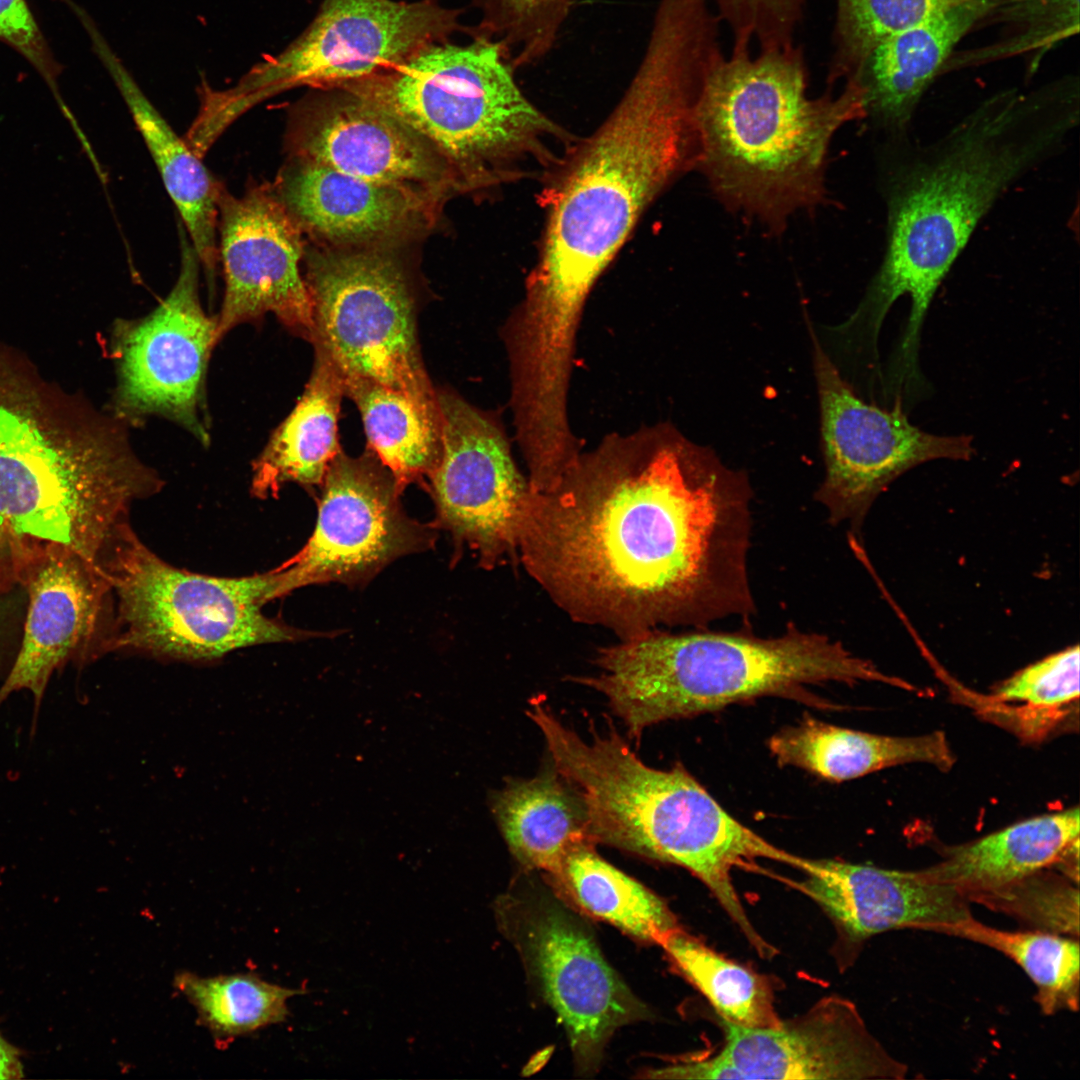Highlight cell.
I'll return each mask as SVG.
<instances>
[{"instance_id":"cell-18","label":"cell","mask_w":1080,"mask_h":1080,"mask_svg":"<svg viewBox=\"0 0 1080 1080\" xmlns=\"http://www.w3.org/2000/svg\"><path fill=\"white\" fill-rule=\"evenodd\" d=\"M218 209L225 289L217 316V343L236 326L268 313L311 342L312 299L299 268L302 231L272 184H249L240 197L224 187Z\"/></svg>"},{"instance_id":"cell-32","label":"cell","mask_w":1080,"mask_h":1080,"mask_svg":"<svg viewBox=\"0 0 1080 1080\" xmlns=\"http://www.w3.org/2000/svg\"><path fill=\"white\" fill-rule=\"evenodd\" d=\"M673 966L711 1003L722 1021L742 1027L781 1023L767 977L730 960L680 927L660 945Z\"/></svg>"},{"instance_id":"cell-23","label":"cell","mask_w":1080,"mask_h":1080,"mask_svg":"<svg viewBox=\"0 0 1080 1080\" xmlns=\"http://www.w3.org/2000/svg\"><path fill=\"white\" fill-rule=\"evenodd\" d=\"M1001 1L953 5L880 42L852 77L864 90L866 118L891 137L906 134L922 97L957 46L985 25Z\"/></svg>"},{"instance_id":"cell-3","label":"cell","mask_w":1080,"mask_h":1080,"mask_svg":"<svg viewBox=\"0 0 1080 1080\" xmlns=\"http://www.w3.org/2000/svg\"><path fill=\"white\" fill-rule=\"evenodd\" d=\"M709 61L692 33L653 27L623 97L568 162L515 314L534 344L573 346L591 288L642 212L674 176L696 165L693 108Z\"/></svg>"},{"instance_id":"cell-4","label":"cell","mask_w":1080,"mask_h":1080,"mask_svg":"<svg viewBox=\"0 0 1080 1080\" xmlns=\"http://www.w3.org/2000/svg\"><path fill=\"white\" fill-rule=\"evenodd\" d=\"M126 426L0 347V528L14 548L61 546L98 565L130 505L161 487Z\"/></svg>"},{"instance_id":"cell-16","label":"cell","mask_w":1080,"mask_h":1080,"mask_svg":"<svg viewBox=\"0 0 1080 1080\" xmlns=\"http://www.w3.org/2000/svg\"><path fill=\"white\" fill-rule=\"evenodd\" d=\"M725 1043L713 1056H694L649 1070L657 1079H903L898 1061L870 1033L856 1005L825 997L777 1027L722 1021Z\"/></svg>"},{"instance_id":"cell-35","label":"cell","mask_w":1080,"mask_h":1080,"mask_svg":"<svg viewBox=\"0 0 1080 1080\" xmlns=\"http://www.w3.org/2000/svg\"><path fill=\"white\" fill-rule=\"evenodd\" d=\"M1079 646L1048 655L1001 682L988 697L998 714L1016 719L1025 738L1042 739L1079 698Z\"/></svg>"},{"instance_id":"cell-30","label":"cell","mask_w":1080,"mask_h":1080,"mask_svg":"<svg viewBox=\"0 0 1080 1080\" xmlns=\"http://www.w3.org/2000/svg\"><path fill=\"white\" fill-rule=\"evenodd\" d=\"M343 382L361 413L369 449L401 489L429 478L442 452L440 424L396 391L360 378Z\"/></svg>"},{"instance_id":"cell-1","label":"cell","mask_w":1080,"mask_h":1080,"mask_svg":"<svg viewBox=\"0 0 1080 1080\" xmlns=\"http://www.w3.org/2000/svg\"><path fill=\"white\" fill-rule=\"evenodd\" d=\"M752 498L745 472L660 425L607 440L532 493L518 550L571 617L622 639L747 620Z\"/></svg>"},{"instance_id":"cell-24","label":"cell","mask_w":1080,"mask_h":1080,"mask_svg":"<svg viewBox=\"0 0 1080 1080\" xmlns=\"http://www.w3.org/2000/svg\"><path fill=\"white\" fill-rule=\"evenodd\" d=\"M84 26L98 57L128 106L165 188L179 211L206 279L213 285L219 263L216 230L219 199L224 186L148 100L94 23L89 20Z\"/></svg>"},{"instance_id":"cell-11","label":"cell","mask_w":1080,"mask_h":1080,"mask_svg":"<svg viewBox=\"0 0 1080 1080\" xmlns=\"http://www.w3.org/2000/svg\"><path fill=\"white\" fill-rule=\"evenodd\" d=\"M461 8L439 0H323L308 27L278 55L256 65L227 98L242 115L284 91L337 87L391 68L422 47L470 36Z\"/></svg>"},{"instance_id":"cell-6","label":"cell","mask_w":1080,"mask_h":1080,"mask_svg":"<svg viewBox=\"0 0 1080 1080\" xmlns=\"http://www.w3.org/2000/svg\"><path fill=\"white\" fill-rule=\"evenodd\" d=\"M596 664L598 675L574 680L601 693L636 739L663 721L767 696L833 707L810 691L811 686L898 684L897 678L855 656L840 641L794 623L779 636L766 638L744 630L654 629L600 649Z\"/></svg>"},{"instance_id":"cell-31","label":"cell","mask_w":1080,"mask_h":1080,"mask_svg":"<svg viewBox=\"0 0 1080 1080\" xmlns=\"http://www.w3.org/2000/svg\"><path fill=\"white\" fill-rule=\"evenodd\" d=\"M929 932L946 934L990 947L1019 965L1034 983L1035 1001L1045 1015L1078 1011L1080 950L1078 938L1040 931H1006L973 916L940 924Z\"/></svg>"},{"instance_id":"cell-10","label":"cell","mask_w":1080,"mask_h":1080,"mask_svg":"<svg viewBox=\"0 0 1080 1080\" xmlns=\"http://www.w3.org/2000/svg\"><path fill=\"white\" fill-rule=\"evenodd\" d=\"M306 263L313 346L323 349L342 378L396 391L440 423L420 351L416 297L399 261L371 246L309 251Z\"/></svg>"},{"instance_id":"cell-41","label":"cell","mask_w":1080,"mask_h":1080,"mask_svg":"<svg viewBox=\"0 0 1080 1080\" xmlns=\"http://www.w3.org/2000/svg\"><path fill=\"white\" fill-rule=\"evenodd\" d=\"M17 579L16 556L13 542L0 528V590Z\"/></svg>"},{"instance_id":"cell-40","label":"cell","mask_w":1080,"mask_h":1080,"mask_svg":"<svg viewBox=\"0 0 1080 1080\" xmlns=\"http://www.w3.org/2000/svg\"><path fill=\"white\" fill-rule=\"evenodd\" d=\"M0 41L24 57L57 93L61 66L26 0H0Z\"/></svg>"},{"instance_id":"cell-13","label":"cell","mask_w":1080,"mask_h":1080,"mask_svg":"<svg viewBox=\"0 0 1080 1080\" xmlns=\"http://www.w3.org/2000/svg\"><path fill=\"white\" fill-rule=\"evenodd\" d=\"M825 474L815 499L831 524L857 532L875 499L925 462L968 460V435H936L913 425L897 398L891 409L861 399L811 331Z\"/></svg>"},{"instance_id":"cell-26","label":"cell","mask_w":1080,"mask_h":1080,"mask_svg":"<svg viewBox=\"0 0 1080 1080\" xmlns=\"http://www.w3.org/2000/svg\"><path fill=\"white\" fill-rule=\"evenodd\" d=\"M314 351L302 396L253 464L251 491L258 498L275 497L291 482L305 488L321 486L340 451L337 426L345 395L343 378L322 348L314 345Z\"/></svg>"},{"instance_id":"cell-17","label":"cell","mask_w":1080,"mask_h":1080,"mask_svg":"<svg viewBox=\"0 0 1080 1080\" xmlns=\"http://www.w3.org/2000/svg\"><path fill=\"white\" fill-rule=\"evenodd\" d=\"M436 395L442 452L428 478L436 508L432 526L491 568L518 550L532 492L495 421L455 392Z\"/></svg>"},{"instance_id":"cell-8","label":"cell","mask_w":1080,"mask_h":1080,"mask_svg":"<svg viewBox=\"0 0 1080 1080\" xmlns=\"http://www.w3.org/2000/svg\"><path fill=\"white\" fill-rule=\"evenodd\" d=\"M465 44H428L401 63L340 86L429 141L464 190L545 164L559 130L518 86L502 43L476 30Z\"/></svg>"},{"instance_id":"cell-33","label":"cell","mask_w":1080,"mask_h":1080,"mask_svg":"<svg viewBox=\"0 0 1080 1080\" xmlns=\"http://www.w3.org/2000/svg\"><path fill=\"white\" fill-rule=\"evenodd\" d=\"M986 24H1000V36L983 46L956 50L943 74L1021 58L1027 78L1033 77L1054 48L1079 33L1080 0H1002Z\"/></svg>"},{"instance_id":"cell-7","label":"cell","mask_w":1080,"mask_h":1080,"mask_svg":"<svg viewBox=\"0 0 1080 1080\" xmlns=\"http://www.w3.org/2000/svg\"><path fill=\"white\" fill-rule=\"evenodd\" d=\"M555 771L580 799L590 838L687 869L720 903L736 896L731 873L763 858L768 841L731 816L681 763L646 765L612 724L583 739L538 701L527 711Z\"/></svg>"},{"instance_id":"cell-42","label":"cell","mask_w":1080,"mask_h":1080,"mask_svg":"<svg viewBox=\"0 0 1080 1080\" xmlns=\"http://www.w3.org/2000/svg\"><path fill=\"white\" fill-rule=\"evenodd\" d=\"M20 1053L0 1033V1079L23 1078Z\"/></svg>"},{"instance_id":"cell-34","label":"cell","mask_w":1080,"mask_h":1080,"mask_svg":"<svg viewBox=\"0 0 1080 1080\" xmlns=\"http://www.w3.org/2000/svg\"><path fill=\"white\" fill-rule=\"evenodd\" d=\"M174 985L196 1009L200 1023L217 1038L248 1035L284 1022L288 1000L304 993L250 973L201 977L183 971L175 976Z\"/></svg>"},{"instance_id":"cell-5","label":"cell","mask_w":1080,"mask_h":1080,"mask_svg":"<svg viewBox=\"0 0 1080 1080\" xmlns=\"http://www.w3.org/2000/svg\"><path fill=\"white\" fill-rule=\"evenodd\" d=\"M803 49L733 45L708 68L693 108L696 166L730 209L773 229L824 194L832 137L866 118L864 90L847 79L837 95H808Z\"/></svg>"},{"instance_id":"cell-38","label":"cell","mask_w":1080,"mask_h":1080,"mask_svg":"<svg viewBox=\"0 0 1080 1080\" xmlns=\"http://www.w3.org/2000/svg\"><path fill=\"white\" fill-rule=\"evenodd\" d=\"M480 31L500 41L516 69L544 58L553 48L573 0H470Z\"/></svg>"},{"instance_id":"cell-22","label":"cell","mask_w":1080,"mask_h":1080,"mask_svg":"<svg viewBox=\"0 0 1080 1080\" xmlns=\"http://www.w3.org/2000/svg\"><path fill=\"white\" fill-rule=\"evenodd\" d=\"M273 190L300 230L335 245L375 246L430 225L442 197L289 159Z\"/></svg>"},{"instance_id":"cell-28","label":"cell","mask_w":1080,"mask_h":1080,"mask_svg":"<svg viewBox=\"0 0 1080 1080\" xmlns=\"http://www.w3.org/2000/svg\"><path fill=\"white\" fill-rule=\"evenodd\" d=\"M572 791L555 771L512 781L495 795L496 821L511 853L526 870L550 875L573 844L592 841L584 807Z\"/></svg>"},{"instance_id":"cell-14","label":"cell","mask_w":1080,"mask_h":1080,"mask_svg":"<svg viewBox=\"0 0 1080 1080\" xmlns=\"http://www.w3.org/2000/svg\"><path fill=\"white\" fill-rule=\"evenodd\" d=\"M320 487L310 538L272 569L277 598L307 585H365L392 561L434 546L435 528L407 515L403 490L370 449L358 457L340 450Z\"/></svg>"},{"instance_id":"cell-21","label":"cell","mask_w":1080,"mask_h":1080,"mask_svg":"<svg viewBox=\"0 0 1080 1080\" xmlns=\"http://www.w3.org/2000/svg\"><path fill=\"white\" fill-rule=\"evenodd\" d=\"M794 868L804 877L791 886L818 904L851 944L890 930L929 931L972 916L958 889L930 882L918 871L800 856Z\"/></svg>"},{"instance_id":"cell-15","label":"cell","mask_w":1080,"mask_h":1080,"mask_svg":"<svg viewBox=\"0 0 1080 1080\" xmlns=\"http://www.w3.org/2000/svg\"><path fill=\"white\" fill-rule=\"evenodd\" d=\"M181 266L167 297L150 314L117 321L111 337L117 386L113 416L136 424L159 416L181 425L202 444L209 442L205 377L217 344V316L199 297L197 253L179 225Z\"/></svg>"},{"instance_id":"cell-9","label":"cell","mask_w":1080,"mask_h":1080,"mask_svg":"<svg viewBox=\"0 0 1080 1080\" xmlns=\"http://www.w3.org/2000/svg\"><path fill=\"white\" fill-rule=\"evenodd\" d=\"M99 565L117 600L109 649L210 660L239 648L323 635L263 613L264 605L277 598L272 570L226 578L179 569L151 551L127 522Z\"/></svg>"},{"instance_id":"cell-39","label":"cell","mask_w":1080,"mask_h":1080,"mask_svg":"<svg viewBox=\"0 0 1080 1080\" xmlns=\"http://www.w3.org/2000/svg\"><path fill=\"white\" fill-rule=\"evenodd\" d=\"M720 21L727 24L733 44L756 42L759 50L794 44L806 0H710Z\"/></svg>"},{"instance_id":"cell-2","label":"cell","mask_w":1080,"mask_h":1080,"mask_svg":"<svg viewBox=\"0 0 1080 1080\" xmlns=\"http://www.w3.org/2000/svg\"><path fill=\"white\" fill-rule=\"evenodd\" d=\"M1079 91L1076 76L1029 91L1008 88L929 144L891 137L885 250L858 307L837 327L848 343L877 351L885 316L908 296L889 369L901 378L920 375L922 326L941 282L1000 197L1064 149L1079 123Z\"/></svg>"},{"instance_id":"cell-20","label":"cell","mask_w":1080,"mask_h":1080,"mask_svg":"<svg viewBox=\"0 0 1080 1080\" xmlns=\"http://www.w3.org/2000/svg\"><path fill=\"white\" fill-rule=\"evenodd\" d=\"M16 566L29 606L19 653L0 686V705L27 690L37 713L54 671L91 640L110 589L100 566L61 546L24 549Z\"/></svg>"},{"instance_id":"cell-25","label":"cell","mask_w":1080,"mask_h":1080,"mask_svg":"<svg viewBox=\"0 0 1080 1080\" xmlns=\"http://www.w3.org/2000/svg\"><path fill=\"white\" fill-rule=\"evenodd\" d=\"M1079 809L1031 818L979 840L947 850L944 859L918 873L950 885L965 897L993 890L1078 853Z\"/></svg>"},{"instance_id":"cell-29","label":"cell","mask_w":1080,"mask_h":1080,"mask_svg":"<svg viewBox=\"0 0 1080 1080\" xmlns=\"http://www.w3.org/2000/svg\"><path fill=\"white\" fill-rule=\"evenodd\" d=\"M594 844L585 839L567 850L548 875L554 891L585 914L641 942L661 945L679 927L675 915L658 895L605 861Z\"/></svg>"},{"instance_id":"cell-27","label":"cell","mask_w":1080,"mask_h":1080,"mask_svg":"<svg viewBox=\"0 0 1080 1080\" xmlns=\"http://www.w3.org/2000/svg\"><path fill=\"white\" fill-rule=\"evenodd\" d=\"M780 766H794L822 779L843 782L907 763L952 767L953 752L945 734L912 737L876 735L806 716L768 741Z\"/></svg>"},{"instance_id":"cell-19","label":"cell","mask_w":1080,"mask_h":1080,"mask_svg":"<svg viewBox=\"0 0 1080 1080\" xmlns=\"http://www.w3.org/2000/svg\"><path fill=\"white\" fill-rule=\"evenodd\" d=\"M313 90L292 111L290 158L440 197L464 190L439 151L402 121L344 88Z\"/></svg>"},{"instance_id":"cell-36","label":"cell","mask_w":1080,"mask_h":1080,"mask_svg":"<svg viewBox=\"0 0 1080 1080\" xmlns=\"http://www.w3.org/2000/svg\"><path fill=\"white\" fill-rule=\"evenodd\" d=\"M970 0H836L830 86L854 77L871 51L890 35Z\"/></svg>"},{"instance_id":"cell-37","label":"cell","mask_w":1080,"mask_h":1080,"mask_svg":"<svg viewBox=\"0 0 1080 1080\" xmlns=\"http://www.w3.org/2000/svg\"><path fill=\"white\" fill-rule=\"evenodd\" d=\"M1040 870L1005 886L966 896L1032 930L1079 936V890L1067 877Z\"/></svg>"},{"instance_id":"cell-12","label":"cell","mask_w":1080,"mask_h":1080,"mask_svg":"<svg viewBox=\"0 0 1080 1080\" xmlns=\"http://www.w3.org/2000/svg\"><path fill=\"white\" fill-rule=\"evenodd\" d=\"M497 919L569 1039L578 1072L590 1075L620 1027L650 1017L603 957L591 930L556 892H515Z\"/></svg>"}]
</instances>
